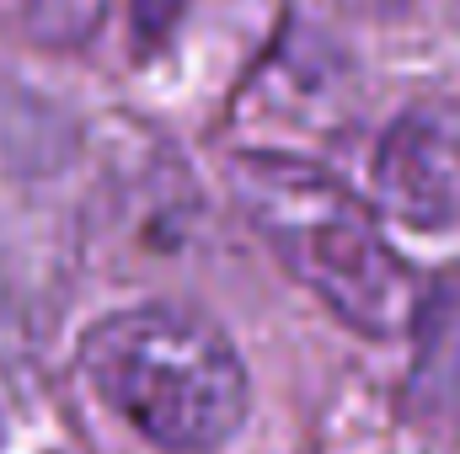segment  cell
<instances>
[{"label":"cell","mask_w":460,"mask_h":454,"mask_svg":"<svg viewBox=\"0 0 460 454\" xmlns=\"http://www.w3.org/2000/svg\"><path fill=\"white\" fill-rule=\"evenodd\" d=\"M226 188L246 225L343 327L364 337H402L423 305L412 267L391 251L364 198L300 155L246 150L226 161Z\"/></svg>","instance_id":"1"},{"label":"cell","mask_w":460,"mask_h":454,"mask_svg":"<svg viewBox=\"0 0 460 454\" xmlns=\"http://www.w3.org/2000/svg\"><path fill=\"white\" fill-rule=\"evenodd\" d=\"M86 385L139 439L166 454H215L246 423L252 385L226 332L177 305L97 321L81 342Z\"/></svg>","instance_id":"2"},{"label":"cell","mask_w":460,"mask_h":454,"mask_svg":"<svg viewBox=\"0 0 460 454\" xmlns=\"http://www.w3.org/2000/svg\"><path fill=\"white\" fill-rule=\"evenodd\" d=\"M375 198L412 230L460 225V139L439 118H396L375 155Z\"/></svg>","instance_id":"3"},{"label":"cell","mask_w":460,"mask_h":454,"mask_svg":"<svg viewBox=\"0 0 460 454\" xmlns=\"http://www.w3.org/2000/svg\"><path fill=\"white\" fill-rule=\"evenodd\" d=\"M108 0H0V27L43 43V48H75L97 32Z\"/></svg>","instance_id":"4"},{"label":"cell","mask_w":460,"mask_h":454,"mask_svg":"<svg viewBox=\"0 0 460 454\" xmlns=\"http://www.w3.org/2000/svg\"><path fill=\"white\" fill-rule=\"evenodd\" d=\"M188 5H193V0H128V27H134V43H139V48H161V43L182 27Z\"/></svg>","instance_id":"5"},{"label":"cell","mask_w":460,"mask_h":454,"mask_svg":"<svg viewBox=\"0 0 460 454\" xmlns=\"http://www.w3.org/2000/svg\"><path fill=\"white\" fill-rule=\"evenodd\" d=\"M353 16H396V11H407L412 0H343Z\"/></svg>","instance_id":"6"}]
</instances>
